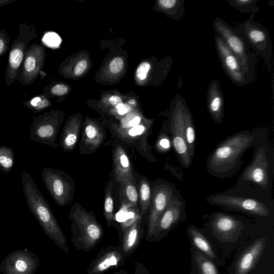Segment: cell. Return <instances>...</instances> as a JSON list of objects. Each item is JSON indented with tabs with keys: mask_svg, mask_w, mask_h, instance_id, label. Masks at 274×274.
<instances>
[{
	"mask_svg": "<svg viewBox=\"0 0 274 274\" xmlns=\"http://www.w3.org/2000/svg\"><path fill=\"white\" fill-rule=\"evenodd\" d=\"M142 216L139 217L120 236L121 243L119 247L127 258L136 251L144 233V227L142 226Z\"/></svg>",
	"mask_w": 274,
	"mask_h": 274,
	"instance_id": "ffe728a7",
	"label": "cell"
},
{
	"mask_svg": "<svg viewBox=\"0 0 274 274\" xmlns=\"http://www.w3.org/2000/svg\"><path fill=\"white\" fill-rule=\"evenodd\" d=\"M255 16V14H252L247 21L234 30L253 50L256 55L263 57L269 65L272 54L270 34L264 26L254 20Z\"/></svg>",
	"mask_w": 274,
	"mask_h": 274,
	"instance_id": "52a82bcc",
	"label": "cell"
},
{
	"mask_svg": "<svg viewBox=\"0 0 274 274\" xmlns=\"http://www.w3.org/2000/svg\"><path fill=\"white\" fill-rule=\"evenodd\" d=\"M119 115H123L128 113L130 110V107L123 103H120L116 106Z\"/></svg>",
	"mask_w": 274,
	"mask_h": 274,
	"instance_id": "b9f144b4",
	"label": "cell"
},
{
	"mask_svg": "<svg viewBox=\"0 0 274 274\" xmlns=\"http://www.w3.org/2000/svg\"><path fill=\"white\" fill-rule=\"evenodd\" d=\"M185 102L181 97L177 95L174 101L171 116L169 130L172 146L181 164L188 168L192 164L193 157L191 155L185 138L184 109Z\"/></svg>",
	"mask_w": 274,
	"mask_h": 274,
	"instance_id": "9c48e42d",
	"label": "cell"
},
{
	"mask_svg": "<svg viewBox=\"0 0 274 274\" xmlns=\"http://www.w3.org/2000/svg\"><path fill=\"white\" fill-rule=\"evenodd\" d=\"M110 102L112 105L115 106L122 103L121 98L116 96V95H113V96H112L110 99Z\"/></svg>",
	"mask_w": 274,
	"mask_h": 274,
	"instance_id": "f6af8a7d",
	"label": "cell"
},
{
	"mask_svg": "<svg viewBox=\"0 0 274 274\" xmlns=\"http://www.w3.org/2000/svg\"><path fill=\"white\" fill-rule=\"evenodd\" d=\"M254 159L242 173L238 183H247L260 192H269L272 180V161L269 146L260 139L254 146Z\"/></svg>",
	"mask_w": 274,
	"mask_h": 274,
	"instance_id": "277c9868",
	"label": "cell"
},
{
	"mask_svg": "<svg viewBox=\"0 0 274 274\" xmlns=\"http://www.w3.org/2000/svg\"><path fill=\"white\" fill-rule=\"evenodd\" d=\"M81 123L78 118H71L63 129L58 146L66 152L73 151L79 140Z\"/></svg>",
	"mask_w": 274,
	"mask_h": 274,
	"instance_id": "603a6c76",
	"label": "cell"
},
{
	"mask_svg": "<svg viewBox=\"0 0 274 274\" xmlns=\"http://www.w3.org/2000/svg\"><path fill=\"white\" fill-rule=\"evenodd\" d=\"M184 123L185 140L190 154L194 158L196 139V130L192 113L186 103L184 109Z\"/></svg>",
	"mask_w": 274,
	"mask_h": 274,
	"instance_id": "484cf974",
	"label": "cell"
},
{
	"mask_svg": "<svg viewBox=\"0 0 274 274\" xmlns=\"http://www.w3.org/2000/svg\"><path fill=\"white\" fill-rule=\"evenodd\" d=\"M112 179L106 185L104 200V216L109 227H112L115 222L114 202Z\"/></svg>",
	"mask_w": 274,
	"mask_h": 274,
	"instance_id": "83f0119b",
	"label": "cell"
},
{
	"mask_svg": "<svg viewBox=\"0 0 274 274\" xmlns=\"http://www.w3.org/2000/svg\"><path fill=\"white\" fill-rule=\"evenodd\" d=\"M211 225L213 231L220 238L227 240H231L243 228L242 222L222 213L214 214Z\"/></svg>",
	"mask_w": 274,
	"mask_h": 274,
	"instance_id": "ac0fdd59",
	"label": "cell"
},
{
	"mask_svg": "<svg viewBox=\"0 0 274 274\" xmlns=\"http://www.w3.org/2000/svg\"><path fill=\"white\" fill-rule=\"evenodd\" d=\"M120 184V197L122 204L130 210H140L139 195L136 181L123 180Z\"/></svg>",
	"mask_w": 274,
	"mask_h": 274,
	"instance_id": "cb8c5ba5",
	"label": "cell"
},
{
	"mask_svg": "<svg viewBox=\"0 0 274 274\" xmlns=\"http://www.w3.org/2000/svg\"><path fill=\"white\" fill-rule=\"evenodd\" d=\"M157 150L160 153H167L172 147L171 137L165 133H161L157 141L156 145Z\"/></svg>",
	"mask_w": 274,
	"mask_h": 274,
	"instance_id": "e575fe53",
	"label": "cell"
},
{
	"mask_svg": "<svg viewBox=\"0 0 274 274\" xmlns=\"http://www.w3.org/2000/svg\"><path fill=\"white\" fill-rule=\"evenodd\" d=\"M207 107L213 120L221 124L224 116V101L219 82L213 80L209 85L207 93Z\"/></svg>",
	"mask_w": 274,
	"mask_h": 274,
	"instance_id": "7402d4cb",
	"label": "cell"
},
{
	"mask_svg": "<svg viewBox=\"0 0 274 274\" xmlns=\"http://www.w3.org/2000/svg\"><path fill=\"white\" fill-rule=\"evenodd\" d=\"M175 192V186L172 184L163 181L153 185L147 225V241H150L160 218L170 205Z\"/></svg>",
	"mask_w": 274,
	"mask_h": 274,
	"instance_id": "7c38bea8",
	"label": "cell"
},
{
	"mask_svg": "<svg viewBox=\"0 0 274 274\" xmlns=\"http://www.w3.org/2000/svg\"><path fill=\"white\" fill-rule=\"evenodd\" d=\"M113 171L116 182L136 181L132 162L125 149L116 144L113 152Z\"/></svg>",
	"mask_w": 274,
	"mask_h": 274,
	"instance_id": "d6986e66",
	"label": "cell"
},
{
	"mask_svg": "<svg viewBox=\"0 0 274 274\" xmlns=\"http://www.w3.org/2000/svg\"><path fill=\"white\" fill-rule=\"evenodd\" d=\"M23 104L35 114L41 112L51 106V102L45 94L35 95Z\"/></svg>",
	"mask_w": 274,
	"mask_h": 274,
	"instance_id": "1f68e13d",
	"label": "cell"
},
{
	"mask_svg": "<svg viewBox=\"0 0 274 274\" xmlns=\"http://www.w3.org/2000/svg\"><path fill=\"white\" fill-rule=\"evenodd\" d=\"M71 239L78 251L89 252L101 241L103 231L93 212L87 211L79 203L71 207Z\"/></svg>",
	"mask_w": 274,
	"mask_h": 274,
	"instance_id": "3957f363",
	"label": "cell"
},
{
	"mask_svg": "<svg viewBox=\"0 0 274 274\" xmlns=\"http://www.w3.org/2000/svg\"><path fill=\"white\" fill-rule=\"evenodd\" d=\"M148 127L140 124L136 127L123 129L118 128L116 130V135L120 138L126 141H134L147 135Z\"/></svg>",
	"mask_w": 274,
	"mask_h": 274,
	"instance_id": "f546056e",
	"label": "cell"
},
{
	"mask_svg": "<svg viewBox=\"0 0 274 274\" xmlns=\"http://www.w3.org/2000/svg\"><path fill=\"white\" fill-rule=\"evenodd\" d=\"M45 49L41 44H32L28 47L18 71L16 80L24 86H30L36 80L43 69Z\"/></svg>",
	"mask_w": 274,
	"mask_h": 274,
	"instance_id": "4fadbf2b",
	"label": "cell"
},
{
	"mask_svg": "<svg viewBox=\"0 0 274 274\" xmlns=\"http://www.w3.org/2000/svg\"><path fill=\"white\" fill-rule=\"evenodd\" d=\"M126 256L120 247L109 246L102 250L91 261L87 269L88 274H103L113 269L122 266Z\"/></svg>",
	"mask_w": 274,
	"mask_h": 274,
	"instance_id": "9a60e30c",
	"label": "cell"
},
{
	"mask_svg": "<svg viewBox=\"0 0 274 274\" xmlns=\"http://www.w3.org/2000/svg\"><path fill=\"white\" fill-rule=\"evenodd\" d=\"M206 201L212 205L242 212L254 216L266 217L269 216L270 213L269 208L264 202L258 199L247 197L218 194L210 196Z\"/></svg>",
	"mask_w": 274,
	"mask_h": 274,
	"instance_id": "30bf717a",
	"label": "cell"
},
{
	"mask_svg": "<svg viewBox=\"0 0 274 274\" xmlns=\"http://www.w3.org/2000/svg\"><path fill=\"white\" fill-rule=\"evenodd\" d=\"M88 67V62L86 60L79 61L75 69V74L78 76L85 72Z\"/></svg>",
	"mask_w": 274,
	"mask_h": 274,
	"instance_id": "60d3db41",
	"label": "cell"
},
{
	"mask_svg": "<svg viewBox=\"0 0 274 274\" xmlns=\"http://www.w3.org/2000/svg\"><path fill=\"white\" fill-rule=\"evenodd\" d=\"M184 209V200L175 195L170 205L160 218L149 241H158L171 230L180 221Z\"/></svg>",
	"mask_w": 274,
	"mask_h": 274,
	"instance_id": "2e32d148",
	"label": "cell"
},
{
	"mask_svg": "<svg viewBox=\"0 0 274 274\" xmlns=\"http://www.w3.org/2000/svg\"><path fill=\"white\" fill-rule=\"evenodd\" d=\"M106 134L97 124L87 123L82 129L79 142L81 153L89 154L98 150L106 140Z\"/></svg>",
	"mask_w": 274,
	"mask_h": 274,
	"instance_id": "e0dca14e",
	"label": "cell"
},
{
	"mask_svg": "<svg viewBox=\"0 0 274 274\" xmlns=\"http://www.w3.org/2000/svg\"><path fill=\"white\" fill-rule=\"evenodd\" d=\"M16 267L17 269L19 271H25L27 268V265L25 262L19 260L16 264Z\"/></svg>",
	"mask_w": 274,
	"mask_h": 274,
	"instance_id": "ee69618b",
	"label": "cell"
},
{
	"mask_svg": "<svg viewBox=\"0 0 274 274\" xmlns=\"http://www.w3.org/2000/svg\"><path fill=\"white\" fill-rule=\"evenodd\" d=\"M158 5L168 16L178 20L185 14L184 0H159Z\"/></svg>",
	"mask_w": 274,
	"mask_h": 274,
	"instance_id": "4316f807",
	"label": "cell"
},
{
	"mask_svg": "<svg viewBox=\"0 0 274 274\" xmlns=\"http://www.w3.org/2000/svg\"><path fill=\"white\" fill-rule=\"evenodd\" d=\"M43 41H44L45 44L51 48H56L60 45L61 39L57 34L54 32H50L48 33L45 35Z\"/></svg>",
	"mask_w": 274,
	"mask_h": 274,
	"instance_id": "8d00e7d4",
	"label": "cell"
},
{
	"mask_svg": "<svg viewBox=\"0 0 274 274\" xmlns=\"http://www.w3.org/2000/svg\"><path fill=\"white\" fill-rule=\"evenodd\" d=\"M261 139L257 132H239L223 141L209 156L206 169L214 177L219 178L230 177L242 166V158L245 152L255 146Z\"/></svg>",
	"mask_w": 274,
	"mask_h": 274,
	"instance_id": "6da1fadb",
	"label": "cell"
},
{
	"mask_svg": "<svg viewBox=\"0 0 274 274\" xmlns=\"http://www.w3.org/2000/svg\"><path fill=\"white\" fill-rule=\"evenodd\" d=\"M215 41L218 56L226 75L237 86H246L253 81L245 73L237 57L216 33Z\"/></svg>",
	"mask_w": 274,
	"mask_h": 274,
	"instance_id": "5bb4252c",
	"label": "cell"
},
{
	"mask_svg": "<svg viewBox=\"0 0 274 274\" xmlns=\"http://www.w3.org/2000/svg\"><path fill=\"white\" fill-rule=\"evenodd\" d=\"M188 233L194 244L201 252L204 253L212 259L216 258V254L214 253L210 244L203 235L193 226L189 227Z\"/></svg>",
	"mask_w": 274,
	"mask_h": 274,
	"instance_id": "f1b7e54d",
	"label": "cell"
},
{
	"mask_svg": "<svg viewBox=\"0 0 274 274\" xmlns=\"http://www.w3.org/2000/svg\"><path fill=\"white\" fill-rule=\"evenodd\" d=\"M266 241L265 238H260L246 250L238 260L236 274H247L254 268L263 252Z\"/></svg>",
	"mask_w": 274,
	"mask_h": 274,
	"instance_id": "44dd1931",
	"label": "cell"
},
{
	"mask_svg": "<svg viewBox=\"0 0 274 274\" xmlns=\"http://www.w3.org/2000/svg\"><path fill=\"white\" fill-rule=\"evenodd\" d=\"M17 1L18 0H0V6L9 5Z\"/></svg>",
	"mask_w": 274,
	"mask_h": 274,
	"instance_id": "bcb514c9",
	"label": "cell"
},
{
	"mask_svg": "<svg viewBox=\"0 0 274 274\" xmlns=\"http://www.w3.org/2000/svg\"><path fill=\"white\" fill-rule=\"evenodd\" d=\"M29 138L45 145L56 149L59 146L56 140L62 123V120L55 112L46 113L33 117Z\"/></svg>",
	"mask_w": 274,
	"mask_h": 274,
	"instance_id": "8fae6325",
	"label": "cell"
},
{
	"mask_svg": "<svg viewBox=\"0 0 274 274\" xmlns=\"http://www.w3.org/2000/svg\"><path fill=\"white\" fill-rule=\"evenodd\" d=\"M38 37L36 29L32 23L30 25L26 22L20 24L18 36L12 43L9 50L5 77L7 87H10L16 80L29 44L32 39Z\"/></svg>",
	"mask_w": 274,
	"mask_h": 274,
	"instance_id": "8992f818",
	"label": "cell"
},
{
	"mask_svg": "<svg viewBox=\"0 0 274 274\" xmlns=\"http://www.w3.org/2000/svg\"><path fill=\"white\" fill-rule=\"evenodd\" d=\"M113 274H129L127 271H125V270H121L119 271H117L116 272H115Z\"/></svg>",
	"mask_w": 274,
	"mask_h": 274,
	"instance_id": "7dc6e473",
	"label": "cell"
},
{
	"mask_svg": "<svg viewBox=\"0 0 274 274\" xmlns=\"http://www.w3.org/2000/svg\"><path fill=\"white\" fill-rule=\"evenodd\" d=\"M10 38L5 29H0V57L4 56L10 49Z\"/></svg>",
	"mask_w": 274,
	"mask_h": 274,
	"instance_id": "d590c367",
	"label": "cell"
},
{
	"mask_svg": "<svg viewBox=\"0 0 274 274\" xmlns=\"http://www.w3.org/2000/svg\"><path fill=\"white\" fill-rule=\"evenodd\" d=\"M129 102L131 104H135V101L134 100H130L129 101Z\"/></svg>",
	"mask_w": 274,
	"mask_h": 274,
	"instance_id": "c3c4849f",
	"label": "cell"
},
{
	"mask_svg": "<svg viewBox=\"0 0 274 274\" xmlns=\"http://www.w3.org/2000/svg\"><path fill=\"white\" fill-rule=\"evenodd\" d=\"M151 69V65L148 62L141 64L138 68L136 75L140 80H144L147 78V74Z\"/></svg>",
	"mask_w": 274,
	"mask_h": 274,
	"instance_id": "ab89813d",
	"label": "cell"
},
{
	"mask_svg": "<svg viewBox=\"0 0 274 274\" xmlns=\"http://www.w3.org/2000/svg\"><path fill=\"white\" fill-rule=\"evenodd\" d=\"M228 2L231 6L240 11L242 13H252L255 14L259 10L257 6V0H228Z\"/></svg>",
	"mask_w": 274,
	"mask_h": 274,
	"instance_id": "836d02e7",
	"label": "cell"
},
{
	"mask_svg": "<svg viewBox=\"0 0 274 274\" xmlns=\"http://www.w3.org/2000/svg\"><path fill=\"white\" fill-rule=\"evenodd\" d=\"M42 179L51 196L60 206L72 203L75 194V182L73 178L65 172L50 167L43 169Z\"/></svg>",
	"mask_w": 274,
	"mask_h": 274,
	"instance_id": "ba28073f",
	"label": "cell"
},
{
	"mask_svg": "<svg viewBox=\"0 0 274 274\" xmlns=\"http://www.w3.org/2000/svg\"><path fill=\"white\" fill-rule=\"evenodd\" d=\"M14 165V151L9 147H0V171L9 173L13 170Z\"/></svg>",
	"mask_w": 274,
	"mask_h": 274,
	"instance_id": "4dcf8cb0",
	"label": "cell"
},
{
	"mask_svg": "<svg viewBox=\"0 0 274 274\" xmlns=\"http://www.w3.org/2000/svg\"><path fill=\"white\" fill-rule=\"evenodd\" d=\"M213 26L216 33L239 60L245 74L254 81L255 66L257 62L255 54L234 29L221 18L214 20Z\"/></svg>",
	"mask_w": 274,
	"mask_h": 274,
	"instance_id": "5b68a950",
	"label": "cell"
},
{
	"mask_svg": "<svg viewBox=\"0 0 274 274\" xmlns=\"http://www.w3.org/2000/svg\"><path fill=\"white\" fill-rule=\"evenodd\" d=\"M195 259L200 274H218L215 265L200 252L196 251Z\"/></svg>",
	"mask_w": 274,
	"mask_h": 274,
	"instance_id": "d6a6232c",
	"label": "cell"
},
{
	"mask_svg": "<svg viewBox=\"0 0 274 274\" xmlns=\"http://www.w3.org/2000/svg\"><path fill=\"white\" fill-rule=\"evenodd\" d=\"M22 182L27 204L33 216L56 244L65 252H69V248L66 238L59 227L49 203L31 176L26 171L23 172Z\"/></svg>",
	"mask_w": 274,
	"mask_h": 274,
	"instance_id": "7a4b0ae2",
	"label": "cell"
},
{
	"mask_svg": "<svg viewBox=\"0 0 274 274\" xmlns=\"http://www.w3.org/2000/svg\"><path fill=\"white\" fill-rule=\"evenodd\" d=\"M135 274H150L147 269L141 263L137 262Z\"/></svg>",
	"mask_w": 274,
	"mask_h": 274,
	"instance_id": "7bdbcfd3",
	"label": "cell"
},
{
	"mask_svg": "<svg viewBox=\"0 0 274 274\" xmlns=\"http://www.w3.org/2000/svg\"><path fill=\"white\" fill-rule=\"evenodd\" d=\"M123 68V61L121 57H116L110 63L109 68L113 74H118L122 71Z\"/></svg>",
	"mask_w": 274,
	"mask_h": 274,
	"instance_id": "f35d334b",
	"label": "cell"
},
{
	"mask_svg": "<svg viewBox=\"0 0 274 274\" xmlns=\"http://www.w3.org/2000/svg\"><path fill=\"white\" fill-rule=\"evenodd\" d=\"M45 95L50 94L54 96H62L68 92V87L64 85L58 84L53 86L50 89H45Z\"/></svg>",
	"mask_w": 274,
	"mask_h": 274,
	"instance_id": "74e56055",
	"label": "cell"
},
{
	"mask_svg": "<svg viewBox=\"0 0 274 274\" xmlns=\"http://www.w3.org/2000/svg\"><path fill=\"white\" fill-rule=\"evenodd\" d=\"M139 195V210L144 217L149 211L152 194V187L147 178L142 176L137 185Z\"/></svg>",
	"mask_w": 274,
	"mask_h": 274,
	"instance_id": "d4e9b609",
	"label": "cell"
}]
</instances>
